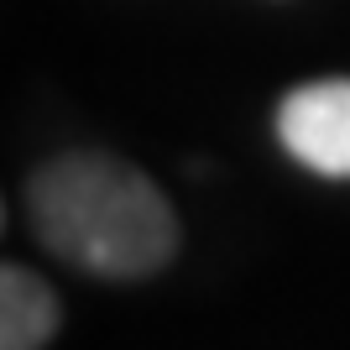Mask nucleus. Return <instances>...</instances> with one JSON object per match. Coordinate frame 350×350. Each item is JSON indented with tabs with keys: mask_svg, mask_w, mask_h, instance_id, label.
I'll return each mask as SVG.
<instances>
[{
	"mask_svg": "<svg viewBox=\"0 0 350 350\" xmlns=\"http://www.w3.org/2000/svg\"><path fill=\"white\" fill-rule=\"evenodd\" d=\"M42 246L94 278H152L178 251V215L146 173L105 152H68L27 189Z\"/></svg>",
	"mask_w": 350,
	"mask_h": 350,
	"instance_id": "1",
	"label": "nucleus"
},
{
	"mask_svg": "<svg viewBox=\"0 0 350 350\" xmlns=\"http://www.w3.org/2000/svg\"><path fill=\"white\" fill-rule=\"evenodd\" d=\"M278 136L304 167L324 178H350V79L293 89L278 110Z\"/></svg>",
	"mask_w": 350,
	"mask_h": 350,
	"instance_id": "2",
	"label": "nucleus"
},
{
	"mask_svg": "<svg viewBox=\"0 0 350 350\" xmlns=\"http://www.w3.org/2000/svg\"><path fill=\"white\" fill-rule=\"evenodd\" d=\"M58 335V298L37 272L0 262V350H42Z\"/></svg>",
	"mask_w": 350,
	"mask_h": 350,
	"instance_id": "3",
	"label": "nucleus"
}]
</instances>
